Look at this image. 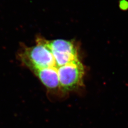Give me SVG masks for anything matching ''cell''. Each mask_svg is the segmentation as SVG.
I'll use <instances>...</instances> for the list:
<instances>
[{
    "label": "cell",
    "instance_id": "277c9868",
    "mask_svg": "<svg viewBox=\"0 0 128 128\" xmlns=\"http://www.w3.org/2000/svg\"><path fill=\"white\" fill-rule=\"evenodd\" d=\"M36 76L46 88L52 92H62L58 73V67L46 68L32 71Z\"/></svg>",
    "mask_w": 128,
    "mask_h": 128
},
{
    "label": "cell",
    "instance_id": "6da1fadb",
    "mask_svg": "<svg viewBox=\"0 0 128 128\" xmlns=\"http://www.w3.org/2000/svg\"><path fill=\"white\" fill-rule=\"evenodd\" d=\"M36 45L22 46L18 53V57L22 64L32 72L46 68L57 67L52 54L43 42L42 38L38 37Z\"/></svg>",
    "mask_w": 128,
    "mask_h": 128
},
{
    "label": "cell",
    "instance_id": "7a4b0ae2",
    "mask_svg": "<svg viewBox=\"0 0 128 128\" xmlns=\"http://www.w3.org/2000/svg\"><path fill=\"white\" fill-rule=\"evenodd\" d=\"M42 38L52 54L57 67L80 60L77 43L73 40Z\"/></svg>",
    "mask_w": 128,
    "mask_h": 128
},
{
    "label": "cell",
    "instance_id": "3957f363",
    "mask_svg": "<svg viewBox=\"0 0 128 128\" xmlns=\"http://www.w3.org/2000/svg\"><path fill=\"white\" fill-rule=\"evenodd\" d=\"M58 73L62 92L76 90L83 84L85 70L80 60L58 67Z\"/></svg>",
    "mask_w": 128,
    "mask_h": 128
},
{
    "label": "cell",
    "instance_id": "5b68a950",
    "mask_svg": "<svg viewBox=\"0 0 128 128\" xmlns=\"http://www.w3.org/2000/svg\"><path fill=\"white\" fill-rule=\"evenodd\" d=\"M120 9L124 11L128 10V0H121L120 2Z\"/></svg>",
    "mask_w": 128,
    "mask_h": 128
}]
</instances>
